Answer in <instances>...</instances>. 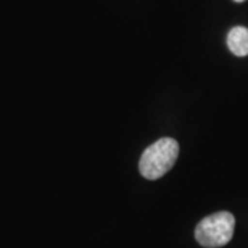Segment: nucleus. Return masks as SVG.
<instances>
[{
	"mask_svg": "<svg viewBox=\"0 0 248 248\" xmlns=\"http://www.w3.org/2000/svg\"><path fill=\"white\" fill-rule=\"evenodd\" d=\"M179 155V145L174 138L164 137L149 145L140 159V172L142 177L156 181L164 177L174 167Z\"/></svg>",
	"mask_w": 248,
	"mask_h": 248,
	"instance_id": "f257e3e1",
	"label": "nucleus"
},
{
	"mask_svg": "<svg viewBox=\"0 0 248 248\" xmlns=\"http://www.w3.org/2000/svg\"><path fill=\"white\" fill-rule=\"evenodd\" d=\"M236 219L229 211H219L205 217L196 226L195 237L205 248H219L226 246L233 237Z\"/></svg>",
	"mask_w": 248,
	"mask_h": 248,
	"instance_id": "f03ea898",
	"label": "nucleus"
},
{
	"mask_svg": "<svg viewBox=\"0 0 248 248\" xmlns=\"http://www.w3.org/2000/svg\"><path fill=\"white\" fill-rule=\"evenodd\" d=\"M226 43L232 53L237 57L248 55V29L244 27L232 28L228 33Z\"/></svg>",
	"mask_w": 248,
	"mask_h": 248,
	"instance_id": "7ed1b4c3",
	"label": "nucleus"
},
{
	"mask_svg": "<svg viewBox=\"0 0 248 248\" xmlns=\"http://www.w3.org/2000/svg\"><path fill=\"white\" fill-rule=\"evenodd\" d=\"M234 1H237V3H241V1H246V0H234Z\"/></svg>",
	"mask_w": 248,
	"mask_h": 248,
	"instance_id": "20e7f679",
	"label": "nucleus"
}]
</instances>
